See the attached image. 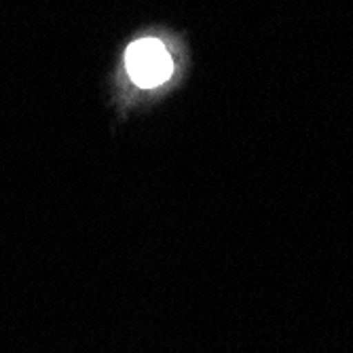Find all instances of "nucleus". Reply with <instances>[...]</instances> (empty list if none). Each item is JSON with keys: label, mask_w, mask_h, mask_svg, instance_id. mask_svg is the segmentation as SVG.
<instances>
[{"label": "nucleus", "mask_w": 353, "mask_h": 353, "mask_svg": "<svg viewBox=\"0 0 353 353\" xmlns=\"http://www.w3.org/2000/svg\"><path fill=\"white\" fill-rule=\"evenodd\" d=\"M125 63L134 83L146 89L165 83L174 72L168 49L159 41L150 39L130 45L125 53Z\"/></svg>", "instance_id": "1"}]
</instances>
